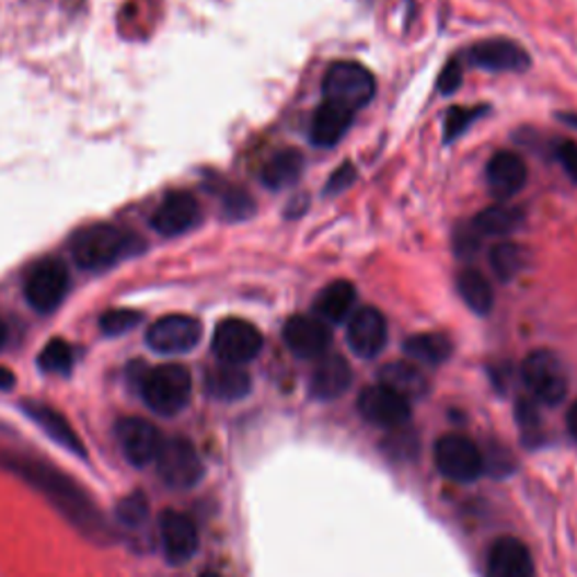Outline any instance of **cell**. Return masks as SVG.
<instances>
[{"instance_id":"obj_32","label":"cell","mask_w":577,"mask_h":577,"mask_svg":"<svg viewBox=\"0 0 577 577\" xmlns=\"http://www.w3.org/2000/svg\"><path fill=\"white\" fill-rule=\"evenodd\" d=\"M115 515H118V521L127 528H142L147 523L149 517V506H147V498L140 492H134L129 496H125L123 501L115 508Z\"/></svg>"},{"instance_id":"obj_10","label":"cell","mask_w":577,"mask_h":577,"mask_svg":"<svg viewBox=\"0 0 577 577\" xmlns=\"http://www.w3.org/2000/svg\"><path fill=\"white\" fill-rule=\"evenodd\" d=\"M204 327L197 319L185 314H170L153 323L147 332V345L159 355H185L195 350Z\"/></svg>"},{"instance_id":"obj_38","label":"cell","mask_w":577,"mask_h":577,"mask_svg":"<svg viewBox=\"0 0 577 577\" xmlns=\"http://www.w3.org/2000/svg\"><path fill=\"white\" fill-rule=\"evenodd\" d=\"M557 159H559L562 168L566 170V174L577 183V142H573V140L559 142Z\"/></svg>"},{"instance_id":"obj_30","label":"cell","mask_w":577,"mask_h":577,"mask_svg":"<svg viewBox=\"0 0 577 577\" xmlns=\"http://www.w3.org/2000/svg\"><path fill=\"white\" fill-rule=\"evenodd\" d=\"M489 264L498 280L510 282L526 268L528 251L515 242H501L492 249Z\"/></svg>"},{"instance_id":"obj_12","label":"cell","mask_w":577,"mask_h":577,"mask_svg":"<svg viewBox=\"0 0 577 577\" xmlns=\"http://www.w3.org/2000/svg\"><path fill=\"white\" fill-rule=\"evenodd\" d=\"M115 438L125 451V458L134 468H145L153 463L163 445L161 431L145 417H123L115 425Z\"/></svg>"},{"instance_id":"obj_6","label":"cell","mask_w":577,"mask_h":577,"mask_svg":"<svg viewBox=\"0 0 577 577\" xmlns=\"http://www.w3.org/2000/svg\"><path fill=\"white\" fill-rule=\"evenodd\" d=\"M438 472L453 483H474L485 472L483 451L463 434L442 436L434 447Z\"/></svg>"},{"instance_id":"obj_29","label":"cell","mask_w":577,"mask_h":577,"mask_svg":"<svg viewBox=\"0 0 577 577\" xmlns=\"http://www.w3.org/2000/svg\"><path fill=\"white\" fill-rule=\"evenodd\" d=\"M458 293L460 298L465 300V304L470 307L472 312L485 316L492 312L494 307V289L492 285L485 280V276H481L474 268H468L458 276Z\"/></svg>"},{"instance_id":"obj_9","label":"cell","mask_w":577,"mask_h":577,"mask_svg":"<svg viewBox=\"0 0 577 577\" xmlns=\"http://www.w3.org/2000/svg\"><path fill=\"white\" fill-rule=\"evenodd\" d=\"M262 332L242 319H226L217 325L212 336V353L221 363L244 366L262 353Z\"/></svg>"},{"instance_id":"obj_23","label":"cell","mask_w":577,"mask_h":577,"mask_svg":"<svg viewBox=\"0 0 577 577\" xmlns=\"http://www.w3.org/2000/svg\"><path fill=\"white\" fill-rule=\"evenodd\" d=\"M379 383L381 386H386L391 391H395L397 395H402L404 400H417V397H425L429 391V381L415 363L411 361H393L389 366H383L379 370Z\"/></svg>"},{"instance_id":"obj_13","label":"cell","mask_w":577,"mask_h":577,"mask_svg":"<svg viewBox=\"0 0 577 577\" xmlns=\"http://www.w3.org/2000/svg\"><path fill=\"white\" fill-rule=\"evenodd\" d=\"M161 542L170 564H187L199 551V530L185 512L165 510L161 515Z\"/></svg>"},{"instance_id":"obj_40","label":"cell","mask_w":577,"mask_h":577,"mask_svg":"<svg viewBox=\"0 0 577 577\" xmlns=\"http://www.w3.org/2000/svg\"><path fill=\"white\" fill-rule=\"evenodd\" d=\"M566 427L570 431V436L577 440V402L568 408V415H566Z\"/></svg>"},{"instance_id":"obj_37","label":"cell","mask_w":577,"mask_h":577,"mask_svg":"<svg viewBox=\"0 0 577 577\" xmlns=\"http://www.w3.org/2000/svg\"><path fill=\"white\" fill-rule=\"evenodd\" d=\"M355 176H357L355 165H350V163L341 165V168L332 174V178L327 181V185H325V195H336V192H343L345 187L353 185Z\"/></svg>"},{"instance_id":"obj_22","label":"cell","mask_w":577,"mask_h":577,"mask_svg":"<svg viewBox=\"0 0 577 577\" xmlns=\"http://www.w3.org/2000/svg\"><path fill=\"white\" fill-rule=\"evenodd\" d=\"M206 393L219 402H238L251 393V377L242 366L221 363L206 374Z\"/></svg>"},{"instance_id":"obj_1","label":"cell","mask_w":577,"mask_h":577,"mask_svg":"<svg viewBox=\"0 0 577 577\" xmlns=\"http://www.w3.org/2000/svg\"><path fill=\"white\" fill-rule=\"evenodd\" d=\"M0 470L21 478L86 540L93 544H113L115 534L86 489L44 458L19 451H0Z\"/></svg>"},{"instance_id":"obj_39","label":"cell","mask_w":577,"mask_h":577,"mask_svg":"<svg viewBox=\"0 0 577 577\" xmlns=\"http://www.w3.org/2000/svg\"><path fill=\"white\" fill-rule=\"evenodd\" d=\"M14 381H16V377L12 370L0 368V391H10L14 386Z\"/></svg>"},{"instance_id":"obj_15","label":"cell","mask_w":577,"mask_h":577,"mask_svg":"<svg viewBox=\"0 0 577 577\" xmlns=\"http://www.w3.org/2000/svg\"><path fill=\"white\" fill-rule=\"evenodd\" d=\"M201 219L199 201L189 192H170L151 215V228L165 238H176L195 228Z\"/></svg>"},{"instance_id":"obj_16","label":"cell","mask_w":577,"mask_h":577,"mask_svg":"<svg viewBox=\"0 0 577 577\" xmlns=\"http://www.w3.org/2000/svg\"><path fill=\"white\" fill-rule=\"evenodd\" d=\"M330 341V327L319 316H291L285 325V343L298 359H321Z\"/></svg>"},{"instance_id":"obj_25","label":"cell","mask_w":577,"mask_h":577,"mask_svg":"<svg viewBox=\"0 0 577 577\" xmlns=\"http://www.w3.org/2000/svg\"><path fill=\"white\" fill-rule=\"evenodd\" d=\"M353 115H355L353 111L341 108L336 104H330V102L321 104L312 120V131H310L312 142L319 147L338 145L345 131H348L353 125Z\"/></svg>"},{"instance_id":"obj_5","label":"cell","mask_w":577,"mask_h":577,"mask_svg":"<svg viewBox=\"0 0 577 577\" xmlns=\"http://www.w3.org/2000/svg\"><path fill=\"white\" fill-rule=\"evenodd\" d=\"M521 379L534 402L557 406L568 393V370L564 361L551 350H536L526 357Z\"/></svg>"},{"instance_id":"obj_43","label":"cell","mask_w":577,"mask_h":577,"mask_svg":"<svg viewBox=\"0 0 577 577\" xmlns=\"http://www.w3.org/2000/svg\"><path fill=\"white\" fill-rule=\"evenodd\" d=\"M199 577H221L219 573H204V575H199Z\"/></svg>"},{"instance_id":"obj_34","label":"cell","mask_w":577,"mask_h":577,"mask_svg":"<svg viewBox=\"0 0 577 577\" xmlns=\"http://www.w3.org/2000/svg\"><path fill=\"white\" fill-rule=\"evenodd\" d=\"M140 323V314L131 310H108L100 319V327L108 336H118L134 330Z\"/></svg>"},{"instance_id":"obj_28","label":"cell","mask_w":577,"mask_h":577,"mask_svg":"<svg viewBox=\"0 0 577 577\" xmlns=\"http://www.w3.org/2000/svg\"><path fill=\"white\" fill-rule=\"evenodd\" d=\"M302 168H304V161H302L300 151L282 149L276 153V157L266 161L262 170V183L268 189H285L300 178Z\"/></svg>"},{"instance_id":"obj_19","label":"cell","mask_w":577,"mask_h":577,"mask_svg":"<svg viewBox=\"0 0 577 577\" xmlns=\"http://www.w3.org/2000/svg\"><path fill=\"white\" fill-rule=\"evenodd\" d=\"M487 577H534V562L528 546L515 536H504L487 553Z\"/></svg>"},{"instance_id":"obj_14","label":"cell","mask_w":577,"mask_h":577,"mask_svg":"<svg viewBox=\"0 0 577 577\" xmlns=\"http://www.w3.org/2000/svg\"><path fill=\"white\" fill-rule=\"evenodd\" d=\"M389 341L386 319L374 307H361L348 323V345L350 350L361 359L377 357Z\"/></svg>"},{"instance_id":"obj_27","label":"cell","mask_w":577,"mask_h":577,"mask_svg":"<svg viewBox=\"0 0 577 577\" xmlns=\"http://www.w3.org/2000/svg\"><path fill=\"white\" fill-rule=\"evenodd\" d=\"M404 353L413 363L419 366H442L453 353V343L449 336L438 332L415 334L404 341Z\"/></svg>"},{"instance_id":"obj_31","label":"cell","mask_w":577,"mask_h":577,"mask_svg":"<svg viewBox=\"0 0 577 577\" xmlns=\"http://www.w3.org/2000/svg\"><path fill=\"white\" fill-rule=\"evenodd\" d=\"M72 348L61 338H53L38 355V366L50 374H68L72 370Z\"/></svg>"},{"instance_id":"obj_24","label":"cell","mask_w":577,"mask_h":577,"mask_svg":"<svg viewBox=\"0 0 577 577\" xmlns=\"http://www.w3.org/2000/svg\"><path fill=\"white\" fill-rule=\"evenodd\" d=\"M355 302H357V289L348 280H336L319 293L314 310L323 323L338 325L355 314L353 312Z\"/></svg>"},{"instance_id":"obj_26","label":"cell","mask_w":577,"mask_h":577,"mask_svg":"<svg viewBox=\"0 0 577 577\" xmlns=\"http://www.w3.org/2000/svg\"><path fill=\"white\" fill-rule=\"evenodd\" d=\"M523 223V210L512 206H489L478 212L472 221V230L478 238H506L512 235Z\"/></svg>"},{"instance_id":"obj_35","label":"cell","mask_w":577,"mask_h":577,"mask_svg":"<svg viewBox=\"0 0 577 577\" xmlns=\"http://www.w3.org/2000/svg\"><path fill=\"white\" fill-rule=\"evenodd\" d=\"M223 210H226V215H228L230 219H246V217L253 215L255 204H253V199L246 195V192L235 189V192H230V195L226 197V201H223Z\"/></svg>"},{"instance_id":"obj_42","label":"cell","mask_w":577,"mask_h":577,"mask_svg":"<svg viewBox=\"0 0 577 577\" xmlns=\"http://www.w3.org/2000/svg\"><path fill=\"white\" fill-rule=\"evenodd\" d=\"M5 341H8V325L0 321V348H3Z\"/></svg>"},{"instance_id":"obj_4","label":"cell","mask_w":577,"mask_h":577,"mask_svg":"<svg viewBox=\"0 0 577 577\" xmlns=\"http://www.w3.org/2000/svg\"><path fill=\"white\" fill-rule=\"evenodd\" d=\"M374 77L368 68L355 61H338L334 64L325 80H323V95L325 102L336 104L348 111H359L374 97Z\"/></svg>"},{"instance_id":"obj_8","label":"cell","mask_w":577,"mask_h":577,"mask_svg":"<svg viewBox=\"0 0 577 577\" xmlns=\"http://www.w3.org/2000/svg\"><path fill=\"white\" fill-rule=\"evenodd\" d=\"M70 287V276L64 262L42 259L30 268L23 291L32 310L50 314L61 304Z\"/></svg>"},{"instance_id":"obj_20","label":"cell","mask_w":577,"mask_h":577,"mask_svg":"<svg viewBox=\"0 0 577 577\" xmlns=\"http://www.w3.org/2000/svg\"><path fill=\"white\" fill-rule=\"evenodd\" d=\"M21 408L38 429L46 431V436L50 440H55L59 447H64L66 451H70L74 455L86 458L84 442L80 440V436L74 434V429L70 427V422L59 411H55L53 406L42 404V402H23Z\"/></svg>"},{"instance_id":"obj_18","label":"cell","mask_w":577,"mask_h":577,"mask_svg":"<svg viewBox=\"0 0 577 577\" xmlns=\"http://www.w3.org/2000/svg\"><path fill=\"white\" fill-rule=\"evenodd\" d=\"M470 61L494 72H519L530 66V55L510 38H487L470 50Z\"/></svg>"},{"instance_id":"obj_36","label":"cell","mask_w":577,"mask_h":577,"mask_svg":"<svg viewBox=\"0 0 577 577\" xmlns=\"http://www.w3.org/2000/svg\"><path fill=\"white\" fill-rule=\"evenodd\" d=\"M460 84H463V68H460L458 61H449L445 66V70L440 72V80H438V89L442 93H453L460 89Z\"/></svg>"},{"instance_id":"obj_41","label":"cell","mask_w":577,"mask_h":577,"mask_svg":"<svg viewBox=\"0 0 577 577\" xmlns=\"http://www.w3.org/2000/svg\"><path fill=\"white\" fill-rule=\"evenodd\" d=\"M562 120H564L566 125H570V127L577 129V115H575V113H566V115H562Z\"/></svg>"},{"instance_id":"obj_21","label":"cell","mask_w":577,"mask_h":577,"mask_svg":"<svg viewBox=\"0 0 577 577\" xmlns=\"http://www.w3.org/2000/svg\"><path fill=\"white\" fill-rule=\"evenodd\" d=\"M350 383L353 370L348 361L338 355H323L310 377V395L321 402H332L348 393Z\"/></svg>"},{"instance_id":"obj_7","label":"cell","mask_w":577,"mask_h":577,"mask_svg":"<svg viewBox=\"0 0 577 577\" xmlns=\"http://www.w3.org/2000/svg\"><path fill=\"white\" fill-rule=\"evenodd\" d=\"M153 463H157L163 483L174 489L195 487L206 474L197 447L187 438H163V445Z\"/></svg>"},{"instance_id":"obj_17","label":"cell","mask_w":577,"mask_h":577,"mask_svg":"<svg viewBox=\"0 0 577 577\" xmlns=\"http://www.w3.org/2000/svg\"><path fill=\"white\" fill-rule=\"evenodd\" d=\"M487 187L496 199H512L515 195L523 189L526 181H528V168L523 163V159L519 153L512 151H498L489 159L487 170Z\"/></svg>"},{"instance_id":"obj_3","label":"cell","mask_w":577,"mask_h":577,"mask_svg":"<svg viewBox=\"0 0 577 577\" xmlns=\"http://www.w3.org/2000/svg\"><path fill=\"white\" fill-rule=\"evenodd\" d=\"M129 251V238L120 228L95 223L77 230L70 240V253L77 266L86 272H104Z\"/></svg>"},{"instance_id":"obj_11","label":"cell","mask_w":577,"mask_h":577,"mask_svg":"<svg viewBox=\"0 0 577 577\" xmlns=\"http://www.w3.org/2000/svg\"><path fill=\"white\" fill-rule=\"evenodd\" d=\"M357 408L366 422L381 429H397L411 419V402L381 383L359 393Z\"/></svg>"},{"instance_id":"obj_33","label":"cell","mask_w":577,"mask_h":577,"mask_svg":"<svg viewBox=\"0 0 577 577\" xmlns=\"http://www.w3.org/2000/svg\"><path fill=\"white\" fill-rule=\"evenodd\" d=\"M485 108H465V106H453L447 111V118H445V136L447 140H453L458 136H463L472 123H476L481 118V113Z\"/></svg>"},{"instance_id":"obj_2","label":"cell","mask_w":577,"mask_h":577,"mask_svg":"<svg viewBox=\"0 0 577 577\" xmlns=\"http://www.w3.org/2000/svg\"><path fill=\"white\" fill-rule=\"evenodd\" d=\"M140 393L153 413L172 417L189 404L192 374L178 363L157 366L142 374Z\"/></svg>"}]
</instances>
